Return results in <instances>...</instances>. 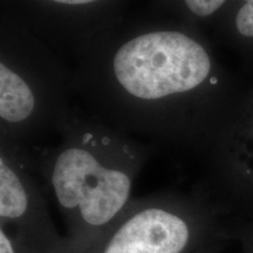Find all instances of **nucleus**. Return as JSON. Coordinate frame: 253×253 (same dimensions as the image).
<instances>
[{
	"label": "nucleus",
	"instance_id": "nucleus-3",
	"mask_svg": "<svg viewBox=\"0 0 253 253\" xmlns=\"http://www.w3.org/2000/svg\"><path fill=\"white\" fill-rule=\"evenodd\" d=\"M73 69L19 18L0 27V137L27 143L60 131L74 104Z\"/></svg>",
	"mask_w": 253,
	"mask_h": 253
},
{
	"label": "nucleus",
	"instance_id": "nucleus-7",
	"mask_svg": "<svg viewBox=\"0 0 253 253\" xmlns=\"http://www.w3.org/2000/svg\"><path fill=\"white\" fill-rule=\"evenodd\" d=\"M232 18L233 36L243 42H253V0H240Z\"/></svg>",
	"mask_w": 253,
	"mask_h": 253
},
{
	"label": "nucleus",
	"instance_id": "nucleus-9",
	"mask_svg": "<svg viewBox=\"0 0 253 253\" xmlns=\"http://www.w3.org/2000/svg\"><path fill=\"white\" fill-rule=\"evenodd\" d=\"M249 233H251V235H249V238H248L249 249H250V252L253 253V231H252V232H249Z\"/></svg>",
	"mask_w": 253,
	"mask_h": 253
},
{
	"label": "nucleus",
	"instance_id": "nucleus-8",
	"mask_svg": "<svg viewBox=\"0 0 253 253\" xmlns=\"http://www.w3.org/2000/svg\"><path fill=\"white\" fill-rule=\"evenodd\" d=\"M0 253H15L11 240L2 230L0 231Z\"/></svg>",
	"mask_w": 253,
	"mask_h": 253
},
{
	"label": "nucleus",
	"instance_id": "nucleus-1",
	"mask_svg": "<svg viewBox=\"0 0 253 253\" xmlns=\"http://www.w3.org/2000/svg\"><path fill=\"white\" fill-rule=\"evenodd\" d=\"M224 82L203 38L184 21L118 24L75 58L74 94L129 135L198 147L223 130Z\"/></svg>",
	"mask_w": 253,
	"mask_h": 253
},
{
	"label": "nucleus",
	"instance_id": "nucleus-6",
	"mask_svg": "<svg viewBox=\"0 0 253 253\" xmlns=\"http://www.w3.org/2000/svg\"><path fill=\"white\" fill-rule=\"evenodd\" d=\"M226 1L227 0H178L176 8L181 21L194 25L195 20L212 17Z\"/></svg>",
	"mask_w": 253,
	"mask_h": 253
},
{
	"label": "nucleus",
	"instance_id": "nucleus-5",
	"mask_svg": "<svg viewBox=\"0 0 253 253\" xmlns=\"http://www.w3.org/2000/svg\"><path fill=\"white\" fill-rule=\"evenodd\" d=\"M191 227L169 202L144 204L116 230L102 253H181Z\"/></svg>",
	"mask_w": 253,
	"mask_h": 253
},
{
	"label": "nucleus",
	"instance_id": "nucleus-4",
	"mask_svg": "<svg viewBox=\"0 0 253 253\" xmlns=\"http://www.w3.org/2000/svg\"><path fill=\"white\" fill-rule=\"evenodd\" d=\"M109 0H40V6L23 21L60 55L77 58L95 38L115 26L103 7Z\"/></svg>",
	"mask_w": 253,
	"mask_h": 253
},
{
	"label": "nucleus",
	"instance_id": "nucleus-2",
	"mask_svg": "<svg viewBox=\"0 0 253 253\" xmlns=\"http://www.w3.org/2000/svg\"><path fill=\"white\" fill-rule=\"evenodd\" d=\"M59 135L39 157L56 202L88 225H106L128 204L147 145L75 104Z\"/></svg>",
	"mask_w": 253,
	"mask_h": 253
}]
</instances>
